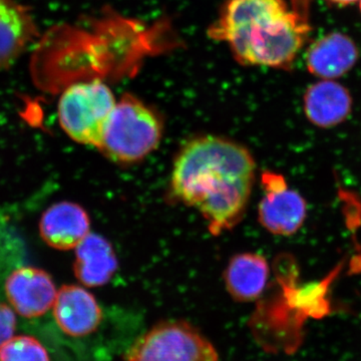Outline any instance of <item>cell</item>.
I'll list each match as a JSON object with an SVG mask.
<instances>
[{
	"label": "cell",
	"mask_w": 361,
	"mask_h": 361,
	"mask_svg": "<svg viewBox=\"0 0 361 361\" xmlns=\"http://www.w3.org/2000/svg\"><path fill=\"white\" fill-rule=\"evenodd\" d=\"M360 58L357 45L348 35L331 32L316 40L306 54L311 75L322 80H336L348 73Z\"/></svg>",
	"instance_id": "11"
},
{
	"label": "cell",
	"mask_w": 361,
	"mask_h": 361,
	"mask_svg": "<svg viewBox=\"0 0 361 361\" xmlns=\"http://www.w3.org/2000/svg\"><path fill=\"white\" fill-rule=\"evenodd\" d=\"M0 361H51L47 349L32 336H13L0 345Z\"/></svg>",
	"instance_id": "15"
},
{
	"label": "cell",
	"mask_w": 361,
	"mask_h": 361,
	"mask_svg": "<svg viewBox=\"0 0 361 361\" xmlns=\"http://www.w3.org/2000/svg\"><path fill=\"white\" fill-rule=\"evenodd\" d=\"M310 30L308 9L286 0H227L208 35L242 65L289 68Z\"/></svg>",
	"instance_id": "2"
},
{
	"label": "cell",
	"mask_w": 361,
	"mask_h": 361,
	"mask_svg": "<svg viewBox=\"0 0 361 361\" xmlns=\"http://www.w3.org/2000/svg\"><path fill=\"white\" fill-rule=\"evenodd\" d=\"M164 123L151 106L130 94L116 102L102 139L99 151L121 165H132L158 148Z\"/></svg>",
	"instance_id": "3"
},
{
	"label": "cell",
	"mask_w": 361,
	"mask_h": 361,
	"mask_svg": "<svg viewBox=\"0 0 361 361\" xmlns=\"http://www.w3.org/2000/svg\"><path fill=\"white\" fill-rule=\"evenodd\" d=\"M116 104L115 94L101 78L78 80L61 92L59 123L73 141L99 149Z\"/></svg>",
	"instance_id": "4"
},
{
	"label": "cell",
	"mask_w": 361,
	"mask_h": 361,
	"mask_svg": "<svg viewBox=\"0 0 361 361\" xmlns=\"http://www.w3.org/2000/svg\"><path fill=\"white\" fill-rule=\"evenodd\" d=\"M330 4H337V6H349V4H355L360 0H326Z\"/></svg>",
	"instance_id": "17"
},
{
	"label": "cell",
	"mask_w": 361,
	"mask_h": 361,
	"mask_svg": "<svg viewBox=\"0 0 361 361\" xmlns=\"http://www.w3.org/2000/svg\"><path fill=\"white\" fill-rule=\"evenodd\" d=\"M73 271L87 287L104 286L118 269V259L111 242L101 235L90 233L77 247Z\"/></svg>",
	"instance_id": "13"
},
{
	"label": "cell",
	"mask_w": 361,
	"mask_h": 361,
	"mask_svg": "<svg viewBox=\"0 0 361 361\" xmlns=\"http://www.w3.org/2000/svg\"><path fill=\"white\" fill-rule=\"evenodd\" d=\"M4 288L11 308L25 318L44 315L51 310L58 293L49 274L30 266L11 272Z\"/></svg>",
	"instance_id": "7"
},
{
	"label": "cell",
	"mask_w": 361,
	"mask_h": 361,
	"mask_svg": "<svg viewBox=\"0 0 361 361\" xmlns=\"http://www.w3.org/2000/svg\"><path fill=\"white\" fill-rule=\"evenodd\" d=\"M249 149L217 135L187 142L176 157L170 191L176 200L196 209L215 236L230 231L245 214L255 180Z\"/></svg>",
	"instance_id": "1"
},
{
	"label": "cell",
	"mask_w": 361,
	"mask_h": 361,
	"mask_svg": "<svg viewBox=\"0 0 361 361\" xmlns=\"http://www.w3.org/2000/svg\"><path fill=\"white\" fill-rule=\"evenodd\" d=\"M126 361H219L212 342L184 320L157 323L130 346Z\"/></svg>",
	"instance_id": "5"
},
{
	"label": "cell",
	"mask_w": 361,
	"mask_h": 361,
	"mask_svg": "<svg viewBox=\"0 0 361 361\" xmlns=\"http://www.w3.org/2000/svg\"><path fill=\"white\" fill-rule=\"evenodd\" d=\"M269 274V265L262 255L252 252L237 254L225 269L226 289L234 300L250 302L263 293Z\"/></svg>",
	"instance_id": "14"
},
{
	"label": "cell",
	"mask_w": 361,
	"mask_h": 361,
	"mask_svg": "<svg viewBox=\"0 0 361 361\" xmlns=\"http://www.w3.org/2000/svg\"><path fill=\"white\" fill-rule=\"evenodd\" d=\"M39 39L30 7L18 0H0V71L11 68Z\"/></svg>",
	"instance_id": "8"
},
{
	"label": "cell",
	"mask_w": 361,
	"mask_h": 361,
	"mask_svg": "<svg viewBox=\"0 0 361 361\" xmlns=\"http://www.w3.org/2000/svg\"><path fill=\"white\" fill-rule=\"evenodd\" d=\"M263 195L258 221L271 234L291 236L305 221L307 205L298 192L287 186L283 176L265 171L261 175Z\"/></svg>",
	"instance_id": "6"
},
{
	"label": "cell",
	"mask_w": 361,
	"mask_h": 361,
	"mask_svg": "<svg viewBox=\"0 0 361 361\" xmlns=\"http://www.w3.org/2000/svg\"><path fill=\"white\" fill-rule=\"evenodd\" d=\"M52 310L59 329L71 337L89 336L103 320V310L94 296L77 285L59 289Z\"/></svg>",
	"instance_id": "9"
},
{
	"label": "cell",
	"mask_w": 361,
	"mask_h": 361,
	"mask_svg": "<svg viewBox=\"0 0 361 361\" xmlns=\"http://www.w3.org/2000/svg\"><path fill=\"white\" fill-rule=\"evenodd\" d=\"M16 318L11 306L0 303V345L13 336Z\"/></svg>",
	"instance_id": "16"
},
{
	"label": "cell",
	"mask_w": 361,
	"mask_h": 361,
	"mask_svg": "<svg viewBox=\"0 0 361 361\" xmlns=\"http://www.w3.org/2000/svg\"><path fill=\"white\" fill-rule=\"evenodd\" d=\"M89 215L82 207L61 202L49 207L39 223L40 236L51 248L71 250L90 234Z\"/></svg>",
	"instance_id": "10"
},
{
	"label": "cell",
	"mask_w": 361,
	"mask_h": 361,
	"mask_svg": "<svg viewBox=\"0 0 361 361\" xmlns=\"http://www.w3.org/2000/svg\"><path fill=\"white\" fill-rule=\"evenodd\" d=\"M353 110V97L345 87L334 80L311 85L304 94V111L310 123L329 129L343 123Z\"/></svg>",
	"instance_id": "12"
},
{
	"label": "cell",
	"mask_w": 361,
	"mask_h": 361,
	"mask_svg": "<svg viewBox=\"0 0 361 361\" xmlns=\"http://www.w3.org/2000/svg\"><path fill=\"white\" fill-rule=\"evenodd\" d=\"M360 11H361V0H360Z\"/></svg>",
	"instance_id": "18"
}]
</instances>
